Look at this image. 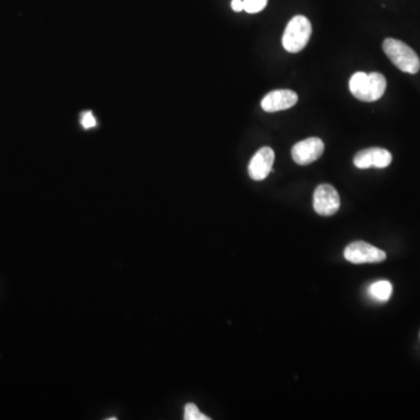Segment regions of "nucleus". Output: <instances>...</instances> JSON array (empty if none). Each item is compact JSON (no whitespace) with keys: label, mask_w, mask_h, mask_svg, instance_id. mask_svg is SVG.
I'll use <instances>...</instances> for the list:
<instances>
[{"label":"nucleus","mask_w":420,"mask_h":420,"mask_svg":"<svg viewBox=\"0 0 420 420\" xmlns=\"http://www.w3.org/2000/svg\"><path fill=\"white\" fill-rule=\"evenodd\" d=\"M274 152L271 147H262L251 159L249 164V175L254 181H262L272 170Z\"/></svg>","instance_id":"obj_8"},{"label":"nucleus","mask_w":420,"mask_h":420,"mask_svg":"<svg viewBox=\"0 0 420 420\" xmlns=\"http://www.w3.org/2000/svg\"><path fill=\"white\" fill-rule=\"evenodd\" d=\"M185 419L186 420H209L208 417L200 412V410L197 409L195 404L186 405L185 406Z\"/></svg>","instance_id":"obj_11"},{"label":"nucleus","mask_w":420,"mask_h":420,"mask_svg":"<svg viewBox=\"0 0 420 420\" xmlns=\"http://www.w3.org/2000/svg\"><path fill=\"white\" fill-rule=\"evenodd\" d=\"M298 102L297 93L289 89L274 90L262 100V108L266 112H277L292 108Z\"/></svg>","instance_id":"obj_9"},{"label":"nucleus","mask_w":420,"mask_h":420,"mask_svg":"<svg viewBox=\"0 0 420 420\" xmlns=\"http://www.w3.org/2000/svg\"><path fill=\"white\" fill-rule=\"evenodd\" d=\"M244 11L247 13H258L265 8L267 0H243Z\"/></svg>","instance_id":"obj_12"},{"label":"nucleus","mask_w":420,"mask_h":420,"mask_svg":"<svg viewBox=\"0 0 420 420\" xmlns=\"http://www.w3.org/2000/svg\"><path fill=\"white\" fill-rule=\"evenodd\" d=\"M324 151V144L320 138L312 137L299 142L292 148V158L298 165H309L320 158Z\"/></svg>","instance_id":"obj_6"},{"label":"nucleus","mask_w":420,"mask_h":420,"mask_svg":"<svg viewBox=\"0 0 420 420\" xmlns=\"http://www.w3.org/2000/svg\"><path fill=\"white\" fill-rule=\"evenodd\" d=\"M344 258L356 265L376 264V263L384 262L386 259V254L371 244L359 241L349 244L344 249Z\"/></svg>","instance_id":"obj_4"},{"label":"nucleus","mask_w":420,"mask_h":420,"mask_svg":"<svg viewBox=\"0 0 420 420\" xmlns=\"http://www.w3.org/2000/svg\"><path fill=\"white\" fill-rule=\"evenodd\" d=\"M368 292L371 298H374L375 300L386 302L389 300L393 294V285L388 280H381V282L371 284Z\"/></svg>","instance_id":"obj_10"},{"label":"nucleus","mask_w":420,"mask_h":420,"mask_svg":"<svg viewBox=\"0 0 420 420\" xmlns=\"http://www.w3.org/2000/svg\"><path fill=\"white\" fill-rule=\"evenodd\" d=\"M312 34V25L306 16H296L289 20L283 35V46L289 53H299L307 46Z\"/></svg>","instance_id":"obj_3"},{"label":"nucleus","mask_w":420,"mask_h":420,"mask_svg":"<svg viewBox=\"0 0 420 420\" xmlns=\"http://www.w3.org/2000/svg\"><path fill=\"white\" fill-rule=\"evenodd\" d=\"M82 125L85 129H90V127L95 126L96 125V120L93 118V113H85L83 118H82Z\"/></svg>","instance_id":"obj_13"},{"label":"nucleus","mask_w":420,"mask_h":420,"mask_svg":"<svg viewBox=\"0 0 420 420\" xmlns=\"http://www.w3.org/2000/svg\"><path fill=\"white\" fill-rule=\"evenodd\" d=\"M313 207L316 214L321 216H332L340 208L339 193L333 186H318L313 197Z\"/></svg>","instance_id":"obj_5"},{"label":"nucleus","mask_w":420,"mask_h":420,"mask_svg":"<svg viewBox=\"0 0 420 420\" xmlns=\"http://www.w3.org/2000/svg\"><path fill=\"white\" fill-rule=\"evenodd\" d=\"M349 89L353 96L357 100L375 102L386 93V80L379 73L366 74L359 71L351 76Z\"/></svg>","instance_id":"obj_1"},{"label":"nucleus","mask_w":420,"mask_h":420,"mask_svg":"<svg viewBox=\"0 0 420 420\" xmlns=\"http://www.w3.org/2000/svg\"><path fill=\"white\" fill-rule=\"evenodd\" d=\"M383 50L398 69L404 73L417 74L420 69L419 56L416 52L401 40H384Z\"/></svg>","instance_id":"obj_2"},{"label":"nucleus","mask_w":420,"mask_h":420,"mask_svg":"<svg viewBox=\"0 0 420 420\" xmlns=\"http://www.w3.org/2000/svg\"><path fill=\"white\" fill-rule=\"evenodd\" d=\"M393 162V155L389 151L379 147H371L366 150L360 151L354 157V165L357 168L366 170L371 167L386 168Z\"/></svg>","instance_id":"obj_7"},{"label":"nucleus","mask_w":420,"mask_h":420,"mask_svg":"<svg viewBox=\"0 0 420 420\" xmlns=\"http://www.w3.org/2000/svg\"><path fill=\"white\" fill-rule=\"evenodd\" d=\"M232 10L235 12H241L244 10L243 0H232Z\"/></svg>","instance_id":"obj_14"}]
</instances>
